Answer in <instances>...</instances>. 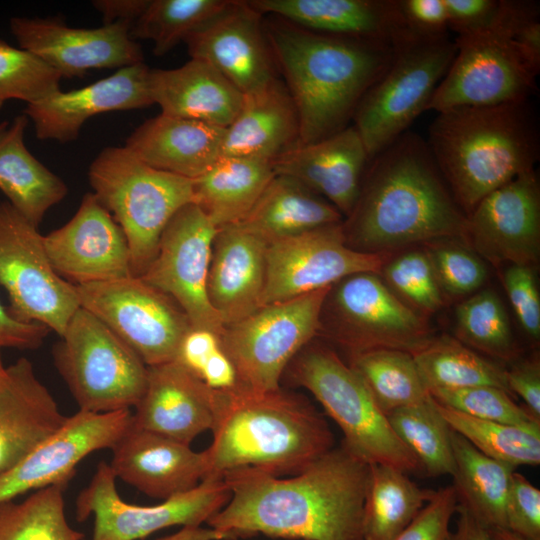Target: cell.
Here are the masks:
<instances>
[{
  "label": "cell",
  "instance_id": "1",
  "mask_svg": "<svg viewBox=\"0 0 540 540\" xmlns=\"http://www.w3.org/2000/svg\"><path fill=\"white\" fill-rule=\"evenodd\" d=\"M370 465L342 443L289 478L255 469L223 476L230 499L206 523L237 540L257 535L295 540H363Z\"/></svg>",
  "mask_w": 540,
  "mask_h": 540
},
{
  "label": "cell",
  "instance_id": "2",
  "mask_svg": "<svg viewBox=\"0 0 540 540\" xmlns=\"http://www.w3.org/2000/svg\"><path fill=\"white\" fill-rule=\"evenodd\" d=\"M368 164L354 207L342 221L347 246L391 254L439 240L466 243L467 216L420 135L407 130Z\"/></svg>",
  "mask_w": 540,
  "mask_h": 540
},
{
  "label": "cell",
  "instance_id": "3",
  "mask_svg": "<svg viewBox=\"0 0 540 540\" xmlns=\"http://www.w3.org/2000/svg\"><path fill=\"white\" fill-rule=\"evenodd\" d=\"M263 24L276 69L298 113V145L349 126L362 97L396 52L389 44L316 33L274 16Z\"/></svg>",
  "mask_w": 540,
  "mask_h": 540
},
{
  "label": "cell",
  "instance_id": "4",
  "mask_svg": "<svg viewBox=\"0 0 540 540\" xmlns=\"http://www.w3.org/2000/svg\"><path fill=\"white\" fill-rule=\"evenodd\" d=\"M218 394L211 445L204 450V480H223L238 469L276 477L294 475L334 447L324 416L301 394L283 388H238Z\"/></svg>",
  "mask_w": 540,
  "mask_h": 540
},
{
  "label": "cell",
  "instance_id": "5",
  "mask_svg": "<svg viewBox=\"0 0 540 540\" xmlns=\"http://www.w3.org/2000/svg\"><path fill=\"white\" fill-rule=\"evenodd\" d=\"M427 144L458 206L467 216L489 193L535 169L538 117L530 99L438 112Z\"/></svg>",
  "mask_w": 540,
  "mask_h": 540
},
{
  "label": "cell",
  "instance_id": "6",
  "mask_svg": "<svg viewBox=\"0 0 540 540\" xmlns=\"http://www.w3.org/2000/svg\"><path fill=\"white\" fill-rule=\"evenodd\" d=\"M308 390L340 427L342 444L369 464L422 472L417 458L393 431L360 375L324 344L308 343L283 377Z\"/></svg>",
  "mask_w": 540,
  "mask_h": 540
},
{
  "label": "cell",
  "instance_id": "7",
  "mask_svg": "<svg viewBox=\"0 0 540 540\" xmlns=\"http://www.w3.org/2000/svg\"><path fill=\"white\" fill-rule=\"evenodd\" d=\"M93 194L124 232L133 276L153 261L161 234L173 215L194 203L193 182L155 169L124 147H106L88 170Z\"/></svg>",
  "mask_w": 540,
  "mask_h": 540
},
{
  "label": "cell",
  "instance_id": "8",
  "mask_svg": "<svg viewBox=\"0 0 540 540\" xmlns=\"http://www.w3.org/2000/svg\"><path fill=\"white\" fill-rule=\"evenodd\" d=\"M52 353L54 364L81 411L130 410L143 395L148 366L82 307L70 319Z\"/></svg>",
  "mask_w": 540,
  "mask_h": 540
},
{
  "label": "cell",
  "instance_id": "9",
  "mask_svg": "<svg viewBox=\"0 0 540 540\" xmlns=\"http://www.w3.org/2000/svg\"><path fill=\"white\" fill-rule=\"evenodd\" d=\"M455 54L448 35L414 37L396 47L392 62L366 91L352 118L370 159L427 110Z\"/></svg>",
  "mask_w": 540,
  "mask_h": 540
},
{
  "label": "cell",
  "instance_id": "10",
  "mask_svg": "<svg viewBox=\"0 0 540 540\" xmlns=\"http://www.w3.org/2000/svg\"><path fill=\"white\" fill-rule=\"evenodd\" d=\"M318 335L349 355L382 348L412 354L432 337L424 319L373 272L346 276L330 287L321 306Z\"/></svg>",
  "mask_w": 540,
  "mask_h": 540
},
{
  "label": "cell",
  "instance_id": "11",
  "mask_svg": "<svg viewBox=\"0 0 540 540\" xmlns=\"http://www.w3.org/2000/svg\"><path fill=\"white\" fill-rule=\"evenodd\" d=\"M331 286L263 305L224 327L221 347L235 366L240 388L265 392L281 387L290 362L318 335L321 306Z\"/></svg>",
  "mask_w": 540,
  "mask_h": 540
},
{
  "label": "cell",
  "instance_id": "12",
  "mask_svg": "<svg viewBox=\"0 0 540 540\" xmlns=\"http://www.w3.org/2000/svg\"><path fill=\"white\" fill-rule=\"evenodd\" d=\"M456 54L427 110L491 106L530 99L540 65L495 21L486 29L454 39Z\"/></svg>",
  "mask_w": 540,
  "mask_h": 540
},
{
  "label": "cell",
  "instance_id": "13",
  "mask_svg": "<svg viewBox=\"0 0 540 540\" xmlns=\"http://www.w3.org/2000/svg\"><path fill=\"white\" fill-rule=\"evenodd\" d=\"M0 285L16 318L59 336L80 308L77 287L53 269L38 227L7 201L0 203Z\"/></svg>",
  "mask_w": 540,
  "mask_h": 540
},
{
  "label": "cell",
  "instance_id": "14",
  "mask_svg": "<svg viewBox=\"0 0 540 540\" xmlns=\"http://www.w3.org/2000/svg\"><path fill=\"white\" fill-rule=\"evenodd\" d=\"M110 465L99 462L89 484L79 493V522L94 515L91 540H139L161 529L200 526L230 499L224 480H204L194 489L153 506L130 504L120 497Z\"/></svg>",
  "mask_w": 540,
  "mask_h": 540
},
{
  "label": "cell",
  "instance_id": "15",
  "mask_svg": "<svg viewBox=\"0 0 540 540\" xmlns=\"http://www.w3.org/2000/svg\"><path fill=\"white\" fill-rule=\"evenodd\" d=\"M76 287L80 307L102 321L147 366L173 361L182 337L192 327L171 297L140 277Z\"/></svg>",
  "mask_w": 540,
  "mask_h": 540
},
{
  "label": "cell",
  "instance_id": "16",
  "mask_svg": "<svg viewBox=\"0 0 540 540\" xmlns=\"http://www.w3.org/2000/svg\"><path fill=\"white\" fill-rule=\"evenodd\" d=\"M390 257L351 249L342 221L276 240L267 244L261 306L329 287L355 273L380 274Z\"/></svg>",
  "mask_w": 540,
  "mask_h": 540
},
{
  "label": "cell",
  "instance_id": "17",
  "mask_svg": "<svg viewBox=\"0 0 540 540\" xmlns=\"http://www.w3.org/2000/svg\"><path fill=\"white\" fill-rule=\"evenodd\" d=\"M218 228L195 203L180 208L164 228L142 280L171 297L194 328L219 335L224 325L207 295L212 243Z\"/></svg>",
  "mask_w": 540,
  "mask_h": 540
},
{
  "label": "cell",
  "instance_id": "18",
  "mask_svg": "<svg viewBox=\"0 0 540 540\" xmlns=\"http://www.w3.org/2000/svg\"><path fill=\"white\" fill-rule=\"evenodd\" d=\"M132 424L130 410H78L7 472L0 475V502L53 485L67 486L90 453L112 449Z\"/></svg>",
  "mask_w": 540,
  "mask_h": 540
},
{
  "label": "cell",
  "instance_id": "19",
  "mask_svg": "<svg viewBox=\"0 0 540 540\" xmlns=\"http://www.w3.org/2000/svg\"><path fill=\"white\" fill-rule=\"evenodd\" d=\"M466 244L494 266L533 267L540 255V184L536 170L485 196L467 215Z\"/></svg>",
  "mask_w": 540,
  "mask_h": 540
},
{
  "label": "cell",
  "instance_id": "20",
  "mask_svg": "<svg viewBox=\"0 0 540 540\" xmlns=\"http://www.w3.org/2000/svg\"><path fill=\"white\" fill-rule=\"evenodd\" d=\"M10 30L20 48L38 56L62 78L143 62L142 50L130 37V25L126 22L75 28L60 18L13 17Z\"/></svg>",
  "mask_w": 540,
  "mask_h": 540
},
{
  "label": "cell",
  "instance_id": "21",
  "mask_svg": "<svg viewBox=\"0 0 540 540\" xmlns=\"http://www.w3.org/2000/svg\"><path fill=\"white\" fill-rule=\"evenodd\" d=\"M43 240L53 269L75 286L133 276L126 236L92 192L66 224Z\"/></svg>",
  "mask_w": 540,
  "mask_h": 540
},
{
  "label": "cell",
  "instance_id": "22",
  "mask_svg": "<svg viewBox=\"0 0 540 540\" xmlns=\"http://www.w3.org/2000/svg\"><path fill=\"white\" fill-rule=\"evenodd\" d=\"M263 21L247 1L230 0L185 40L188 53L215 68L243 95L256 91L277 77Z\"/></svg>",
  "mask_w": 540,
  "mask_h": 540
},
{
  "label": "cell",
  "instance_id": "23",
  "mask_svg": "<svg viewBox=\"0 0 540 540\" xmlns=\"http://www.w3.org/2000/svg\"><path fill=\"white\" fill-rule=\"evenodd\" d=\"M149 70L143 62L123 67L80 89L58 90L39 102L28 104L24 114L33 122L38 139L73 141L83 124L97 114L153 105Z\"/></svg>",
  "mask_w": 540,
  "mask_h": 540
},
{
  "label": "cell",
  "instance_id": "24",
  "mask_svg": "<svg viewBox=\"0 0 540 540\" xmlns=\"http://www.w3.org/2000/svg\"><path fill=\"white\" fill-rule=\"evenodd\" d=\"M134 408V426L190 445L201 433L213 430L218 394L170 361L148 366L146 387Z\"/></svg>",
  "mask_w": 540,
  "mask_h": 540
},
{
  "label": "cell",
  "instance_id": "25",
  "mask_svg": "<svg viewBox=\"0 0 540 540\" xmlns=\"http://www.w3.org/2000/svg\"><path fill=\"white\" fill-rule=\"evenodd\" d=\"M116 478L149 497L169 499L197 487L206 474L204 451L131 424L111 449Z\"/></svg>",
  "mask_w": 540,
  "mask_h": 540
},
{
  "label": "cell",
  "instance_id": "26",
  "mask_svg": "<svg viewBox=\"0 0 540 540\" xmlns=\"http://www.w3.org/2000/svg\"><path fill=\"white\" fill-rule=\"evenodd\" d=\"M269 14L303 29L398 47L414 38L398 0H248Z\"/></svg>",
  "mask_w": 540,
  "mask_h": 540
},
{
  "label": "cell",
  "instance_id": "27",
  "mask_svg": "<svg viewBox=\"0 0 540 540\" xmlns=\"http://www.w3.org/2000/svg\"><path fill=\"white\" fill-rule=\"evenodd\" d=\"M369 161L359 133L349 125L323 140L295 146L273 160L272 166L275 174L298 180L346 217Z\"/></svg>",
  "mask_w": 540,
  "mask_h": 540
},
{
  "label": "cell",
  "instance_id": "28",
  "mask_svg": "<svg viewBox=\"0 0 540 540\" xmlns=\"http://www.w3.org/2000/svg\"><path fill=\"white\" fill-rule=\"evenodd\" d=\"M267 243L240 226L218 228L207 277L209 302L224 327L261 306Z\"/></svg>",
  "mask_w": 540,
  "mask_h": 540
},
{
  "label": "cell",
  "instance_id": "29",
  "mask_svg": "<svg viewBox=\"0 0 540 540\" xmlns=\"http://www.w3.org/2000/svg\"><path fill=\"white\" fill-rule=\"evenodd\" d=\"M66 419L27 358L5 367L0 377V475L59 429Z\"/></svg>",
  "mask_w": 540,
  "mask_h": 540
},
{
  "label": "cell",
  "instance_id": "30",
  "mask_svg": "<svg viewBox=\"0 0 540 540\" xmlns=\"http://www.w3.org/2000/svg\"><path fill=\"white\" fill-rule=\"evenodd\" d=\"M149 90L161 114L226 129L237 116L243 94L208 63L191 58L174 69H150Z\"/></svg>",
  "mask_w": 540,
  "mask_h": 540
},
{
  "label": "cell",
  "instance_id": "31",
  "mask_svg": "<svg viewBox=\"0 0 540 540\" xmlns=\"http://www.w3.org/2000/svg\"><path fill=\"white\" fill-rule=\"evenodd\" d=\"M299 142V118L283 81L277 77L243 95L242 106L225 129L221 156L272 162Z\"/></svg>",
  "mask_w": 540,
  "mask_h": 540
},
{
  "label": "cell",
  "instance_id": "32",
  "mask_svg": "<svg viewBox=\"0 0 540 540\" xmlns=\"http://www.w3.org/2000/svg\"><path fill=\"white\" fill-rule=\"evenodd\" d=\"M224 135V128L160 113L139 125L125 147L155 169L193 180L221 157Z\"/></svg>",
  "mask_w": 540,
  "mask_h": 540
},
{
  "label": "cell",
  "instance_id": "33",
  "mask_svg": "<svg viewBox=\"0 0 540 540\" xmlns=\"http://www.w3.org/2000/svg\"><path fill=\"white\" fill-rule=\"evenodd\" d=\"M341 221L343 215L326 199L292 177L275 174L236 225L269 244Z\"/></svg>",
  "mask_w": 540,
  "mask_h": 540
},
{
  "label": "cell",
  "instance_id": "34",
  "mask_svg": "<svg viewBox=\"0 0 540 540\" xmlns=\"http://www.w3.org/2000/svg\"><path fill=\"white\" fill-rule=\"evenodd\" d=\"M16 116L0 136V190L8 203L37 226L68 193L65 182L35 158L24 143L28 124Z\"/></svg>",
  "mask_w": 540,
  "mask_h": 540
},
{
  "label": "cell",
  "instance_id": "35",
  "mask_svg": "<svg viewBox=\"0 0 540 540\" xmlns=\"http://www.w3.org/2000/svg\"><path fill=\"white\" fill-rule=\"evenodd\" d=\"M274 175L270 161L221 156L192 180L194 203L216 228L237 224Z\"/></svg>",
  "mask_w": 540,
  "mask_h": 540
},
{
  "label": "cell",
  "instance_id": "36",
  "mask_svg": "<svg viewBox=\"0 0 540 540\" xmlns=\"http://www.w3.org/2000/svg\"><path fill=\"white\" fill-rule=\"evenodd\" d=\"M451 442L458 505L487 529L506 528V500L516 467L486 456L453 430Z\"/></svg>",
  "mask_w": 540,
  "mask_h": 540
},
{
  "label": "cell",
  "instance_id": "37",
  "mask_svg": "<svg viewBox=\"0 0 540 540\" xmlns=\"http://www.w3.org/2000/svg\"><path fill=\"white\" fill-rule=\"evenodd\" d=\"M432 493L397 468L371 464L363 506V540H393L417 516Z\"/></svg>",
  "mask_w": 540,
  "mask_h": 540
},
{
  "label": "cell",
  "instance_id": "38",
  "mask_svg": "<svg viewBox=\"0 0 540 540\" xmlns=\"http://www.w3.org/2000/svg\"><path fill=\"white\" fill-rule=\"evenodd\" d=\"M412 356L428 391L493 386L510 393L506 369L482 357L455 337H431Z\"/></svg>",
  "mask_w": 540,
  "mask_h": 540
},
{
  "label": "cell",
  "instance_id": "39",
  "mask_svg": "<svg viewBox=\"0 0 540 540\" xmlns=\"http://www.w3.org/2000/svg\"><path fill=\"white\" fill-rule=\"evenodd\" d=\"M349 357L350 367L363 379L385 415L430 396L409 352L382 348Z\"/></svg>",
  "mask_w": 540,
  "mask_h": 540
},
{
  "label": "cell",
  "instance_id": "40",
  "mask_svg": "<svg viewBox=\"0 0 540 540\" xmlns=\"http://www.w3.org/2000/svg\"><path fill=\"white\" fill-rule=\"evenodd\" d=\"M386 416L397 437L417 458L423 473L431 477L452 475V429L431 395Z\"/></svg>",
  "mask_w": 540,
  "mask_h": 540
},
{
  "label": "cell",
  "instance_id": "41",
  "mask_svg": "<svg viewBox=\"0 0 540 540\" xmlns=\"http://www.w3.org/2000/svg\"><path fill=\"white\" fill-rule=\"evenodd\" d=\"M229 0H147L130 27V37L150 40L153 54L172 50L218 15Z\"/></svg>",
  "mask_w": 540,
  "mask_h": 540
},
{
  "label": "cell",
  "instance_id": "42",
  "mask_svg": "<svg viewBox=\"0 0 540 540\" xmlns=\"http://www.w3.org/2000/svg\"><path fill=\"white\" fill-rule=\"evenodd\" d=\"M437 406L450 428L486 456L516 468L539 465L540 423L504 424L473 418L438 403Z\"/></svg>",
  "mask_w": 540,
  "mask_h": 540
},
{
  "label": "cell",
  "instance_id": "43",
  "mask_svg": "<svg viewBox=\"0 0 540 540\" xmlns=\"http://www.w3.org/2000/svg\"><path fill=\"white\" fill-rule=\"evenodd\" d=\"M65 486L36 490L22 502H0V540H82L67 522Z\"/></svg>",
  "mask_w": 540,
  "mask_h": 540
},
{
  "label": "cell",
  "instance_id": "44",
  "mask_svg": "<svg viewBox=\"0 0 540 540\" xmlns=\"http://www.w3.org/2000/svg\"><path fill=\"white\" fill-rule=\"evenodd\" d=\"M455 338L487 356L512 361L518 349L510 320L498 294L481 290L456 307Z\"/></svg>",
  "mask_w": 540,
  "mask_h": 540
},
{
  "label": "cell",
  "instance_id": "45",
  "mask_svg": "<svg viewBox=\"0 0 540 540\" xmlns=\"http://www.w3.org/2000/svg\"><path fill=\"white\" fill-rule=\"evenodd\" d=\"M61 79L38 56L0 40V108L12 99L39 102L60 90Z\"/></svg>",
  "mask_w": 540,
  "mask_h": 540
},
{
  "label": "cell",
  "instance_id": "46",
  "mask_svg": "<svg viewBox=\"0 0 540 540\" xmlns=\"http://www.w3.org/2000/svg\"><path fill=\"white\" fill-rule=\"evenodd\" d=\"M380 276L393 293L419 311L434 313L443 305V293L425 251H408L390 258Z\"/></svg>",
  "mask_w": 540,
  "mask_h": 540
},
{
  "label": "cell",
  "instance_id": "47",
  "mask_svg": "<svg viewBox=\"0 0 540 540\" xmlns=\"http://www.w3.org/2000/svg\"><path fill=\"white\" fill-rule=\"evenodd\" d=\"M429 394L438 404L473 418L518 426L540 423L525 407L516 404L510 393L501 388L474 386L434 389Z\"/></svg>",
  "mask_w": 540,
  "mask_h": 540
},
{
  "label": "cell",
  "instance_id": "48",
  "mask_svg": "<svg viewBox=\"0 0 540 540\" xmlns=\"http://www.w3.org/2000/svg\"><path fill=\"white\" fill-rule=\"evenodd\" d=\"M461 240H439L425 251L442 293L464 296L476 292L487 280V268L477 254Z\"/></svg>",
  "mask_w": 540,
  "mask_h": 540
},
{
  "label": "cell",
  "instance_id": "49",
  "mask_svg": "<svg viewBox=\"0 0 540 540\" xmlns=\"http://www.w3.org/2000/svg\"><path fill=\"white\" fill-rule=\"evenodd\" d=\"M494 21L536 64L540 65L539 2L499 0Z\"/></svg>",
  "mask_w": 540,
  "mask_h": 540
},
{
  "label": "cell",
  "instance_id": "50",
  "mask_svg": "<svg viewBox=\"0 0 540 540\" xmlns=\"http://www.w3.org/2000/svg\"><path fill=\"white\" fill-rule=\"evenodd\" d=\"M503 285L523 330L534 340L540 337V295L533 267L509 265Z\"/></svg>",
  "mask_w": 540,
  "mask_h": 540
},
{
  "label": "cell",
  "instance_id": "51",
  "mask_svg": "<svg viewBox=\"0 0 540 540\" xmlns=\"http://www.w3.org/2000/svg\"><path fill=\"white\" fill-rule=\"evenodd\" d=\"M457 505L452 485L433 491L417 516L393 540H446Z\"/></svg>",
  "mask_w": 540,
  "mask_h": 540
},
{
  "label": "cell",
  "instance_id": "52",
  "mask_svg": "<svg viewBox=\"0 0 540 540\" xmlns=\"http://www.w3.org/2000/svg\"><path fill=\"white\" fill-rule=\"evenodd\" d=\"M506 528L527 540H540V490L516 471L506 500Z\"/></svg>",
  "mask_w": 540,
  "mask_h": 540
},
{
  "label": "cell",
  "instance_id": "53",
  "mask_svg": "<svg viewBox=\"0 0 540 540\" xmlns=\"http://www.w3.org/2000/svg\"><path fill=\"white\" fill-rule=\"evenodd\" d=\"M403 20L415 37L436 38L448 35L444 0H398Z\"/></svg>",
  "mask_w": 540,
  "mask_h": 540
},
{
  "label": "cell",
  "instance_id": "54",
  "mask_svg": "<svg viewBox=\"0 0 540 540\" xmlns=\"http://www.w3.org/2000/svg\"><path fill=\"white\" fill-rule=\"evenodd\" d=\"M448 29L456 36L473 34L494 21L499 0H444Z\"/></svg>",
  "mask_w": 540,
  "mask_h": 540
},
{
  "label": "cell",
  "instance_id": "55",
  "mask_svg": "<svg viewBox=\"0 0 540 540\" xmlns=\"http://www.w3.org/2000/svg\"><path fill=\"white\" fill-rule=\"evenodd\" d=\"M220 348L219 334L208 329L191 327L182 337L173 361L199 378L208 360Z\"/></svg>",
  "mask_w": 540,
  "mask_h": 540
},
{
  "label": "cell",
  "instance_id": "56",
  "mask_svg": "<svg viewBox=\"0 0 540 540\" xmlns=\"http://www.w3.org/2000/svg\"><path fill=\"white\" fill-rule=\"evenodd\" d=\"M506 381L510 393H515L525 403V408L540 421V362L534 356L515 362L506 369Z\"/></svg>",
  "mask_w": 540,
  "mask_h": 540
},
{
  "label": "cell",
  "instance_id": "57",
  "mask_svg": "<svg viewBox=\"0 0 540 540\" xmlns=\"http://www.w3.org/2000/svg\"><path fill=\"white\" fill-rule=\"evenodd\" d=\"M50 330L38 323L16 318L0 303V349L3 347L33 350L40 347Z\"/></svg>",
  "mask_w": 540,
  "mask_h": 540
},
{
  "label": "cell",
  "instance_id": "58",
  "mask_svg": "<svg viewBox=\"0 0 540 540\" xmlns=\"http://www.w3.org/2000/svg\"><path fill=\"white\" fill-rule=\"evenodd\" d=\"M199 379L215 391L231 392L240 388L235 366L222 347L208 360Z\"/></svg>",
  "mask_w": 540,
  "mask_h": 540
},
{
  "label": "cell",
  "instance_id": "59",
  "mask_svg": "<svg viewBox=\"0 0 540 540\" xmlns=\"http://www.w3.org/2000/svg\"><path fill=\"white\" fill-rule=\"evenodd\" d=\"M146 2L147 0H96L92 5L102 14L103 24L126 22L131 27Z\"/></svg>",
  "mask_w": 540,
  "mask_h": 540
},
{
  "label": "cell",
  "instance_id": "60",
  "mask_svg": "<svg viewBox=\"0 0 540 540\" xmlns=\"http://www.w3.org/2000/svg\"><path fill=\"white\" fill-rule=\"evenodd\" d=\"M456 513V527L450 530L446 540H492L488 529L466 509L457 505Z\"/></svg>",
  "mask_w": 540,
  "mask_h": 540
},
{
  "label": "cell",
  "instance_id": "61",
  "mask_svg": "<svg viewBox=\"0 0 540 540\" xmlns=\"http://www.w3.org/2000/svg\"><path fill=\"white\" fill-rule=\"evenodd\" d=\"M157 540H224V536L210 527L185 526L176 533Z\"/></svg>",
  "mask_w": 540,
  "mask_h": 540
},
{
  "label": "cell",
  "instance_id": "62",
  "mask_svg": "<svg viewBox=\"0 0 540 540\" xmlns=\"http://www.w3.org/2000/svg\"><path fill=\"white\" fill-rule=\"evenodd\" d=\"M488 531L492 540H527L507 528H491Z\"/></svg>",
  "mask_w": 540,
  "mask_h": 540
},
{
  "label": "cell",
  "instance_id": "63",
  "mask_svg": "<svg viewBox=\"0 0 540 540\" xmlns=\"http://www.w3.org/2000/svg\"><path fill=\"white\" fill-rule=\"evenodd\" d=\"M8 125H9V122H7V121H3V122L0 123V136L7 129Z\"/></svg>",
  "mask_w": 540,
  "mask_h": 540
},
{
  "label": "cell",
  "instance_id": "64",
  "mask_svg": "<svg viewBox=\"0 0 540 540\" xmlns=\"http://www.w3.org/2000/svg\"><path fill=\"white\" fill-rule=\"evenodd\" d=\"M4 370H5V366L3 365V362H2L1 349H0V377L2 376Z\"/></svg>",
  "mask_w": 540,
  "mask_h": 540
}]
</instances>
